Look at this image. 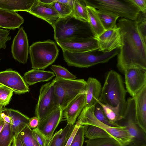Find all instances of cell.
<instances>
[{"label":"cell","instance_id":"cell-1","mask_svg":"<svg viewBox=\"0 0 146 146\" xmlns=\"http://www.w3.org/2000/svg\"><path fill=\"white\" fill-rule=\"evenodd\" d=\"M116 25L120 29L121 42L117 55L118 69L123 73L131 68L146 70V41L135 21L123 18Z\"/></svg>","mask_w":146,"mask_h":146},{"label":"cell","instance_id":"cell-2","mask_svg":"<svg viewBox=\"0 0 146 146\" xmlns=\"http://www.w3.org/2000/svg\"><path fill=\"white\" fill-rule=\"evenodd\" d=\"M126 92L121 76L111 70L106 75L98 100L103 104L118 108L123 118L126 107Z\"/></svg>","mask_w":146,"mask_h":146},{"label":"cell","instance_id":"cell-3","mask_svg":"<svg viewBox=\"0 0 146 146\" xmlns=\"http://www.w3.org/2000/svg\"><path fill=\"white\" fill-rule=\"evenodd\" d=\"M51 26L54 30V37L56 42L92 36L90 34L92 32L88 23L76 18L72 13L60 17Z\"/></svg>","mask_w":146,"mask_h":146},{"label":"cell","instance_id":"cell-4","mask_svg":"<svg viewBox=\"0 0 146 146\" xmlns=\"http://www.w3.org/2000/svg\"><path fill=\"white\" fill-rule=\"evenodd\" d=\"M62 50L64 59L68 66L85 68L108 62L118 54L119 48L108 52L102 51L99 49L84 52Z\"/></svg>","mask_w":146,"mask_h":146},{"label":"cell","instance_id":"cell-5","mask_svg":"<svg viewBox=\"0 0 146 146\" xmlns=\"http://www.w3.org/2000/svg\"><path fill=\"white\" fill-rule=\"evenodd\" d=\"M59 50L55 42L50 39L33 43L29 47L32 68L43 70L54 63Z\"/></svg>","mask_w":146,"mask_h":146},{"label":"cell","instance_id":"cell-6","mask_svg":"<svg viewBox=\"0 0 146 146\" xmlns=\"http://www.w3.org/2000/svg\"><path fill=\"white\" fill-rule=\"evenodd\" d=\"M95 106L84 107L78 117L76 122L79 123L80 126L90 125L105 130L112 135L123 146H125L133 142V138L125 126L123 125L121 127H112L98 120L94 114Z\"/></svg>","mask_w":146,"mask_h":146},{"label":"cell","instance_id":"cell-7","mask_svg":"<svg viewBox=\"0 0 146 146\" xmlns=\"http://www.w3.org/2000/svg\"><path fill=\"white\" fill-rule=\"evenodd\" d=\"M86 5L112 12L119 17L135 21L140 11L131 0H82Z\"/></svg>","mask_w":146,"mask_h":146},{"label":"cell","instance_id":"cell-8","mask_svg":"<svg viewBox=\"0 0 146 146\" xmlns=\"http://www.w3.org/2000/svg\"><path fill=\"white\" fill-rule=\"evenodd\" d=\"M52 81L58 106L63 110L73 99L85 90L86 83L84 79H54Z\"/></svg>","mask_w":146,"mask_h":146},{"label":"cell","instance_id":"cell-9","mask_svg":"<svg viewBox=\"0 0 146 146\" xmlns=\"http://www.w3.org/2000/svg\"><path fill=\"white\" fill-rule=\"evenodd\" d=\"M58 107L53 81L42 85L35 110V116L39 122Z\"/></svg>","mask_w":146,"mask_h":146},{"label":"cell","instance_id":"cell-10","mask_svg":"<svg viewBox=\"0 0 146 146\" xmlns=\"http://www.w3.org/2000/svg\"><path fill=\"white\" fill-rule=\"evenodd\" d=\"M135 102L133 98L129 97L126 100V107L123 118L121 120L125 122L124 125L133 138L132 142L140 145L146 144V134L135 123Z\"/></svg>","mask_w":146,"mask_h":146},{"label":"cell","instance_id":"cell-11","mask_svg":"<svg viewBox=\"0 0 146 146\" xmlns=\"http://www.w3.org/2000/svg\"><path fill=\"white\" fill-rule=\"evenodd\" d=\"M124 74L126 91L133 98L146 85V70L131 68L127 69Z\"/></svg>","mask_w":146,"mask_h":146},{"label":"cell","instance_id":"cell-12","mask_svg":"<svg viewBox=\"0 0 146 146\" xmlns=\"http://www.w3.org/2000/svg\"><path fill=\"white\" fill-rule=\"evenodd\" d=\"M0 84L16 94L28 92L29 89L23 77L17 72L10 69L0 72Z\"/></svg>","mask_w":146,"mask_h":146},{"label":"cell","instance_id":"cell-13","mask_svg":"<svg viewBox=\"0 0 146 146\" xmlns=\"http://www.w3.org/2000/svg\"><path fill=\"white\" fill-rule=\"evenodd\" d=\"M56 42L62 50L71 52H84L99 48L98 41L93 36Z\"/></svg>","mask_w":146,"mask_h":146},{"label":"cell","instance_id":"cell-14","mask_svg":"<svg viewBox=\"0 0 146 146\" xmlns=\"http://www.w3.org/2000/svg\"><path fill=\"white\" fill-rule=\"evenodd\" d=\"M29 49L27 34L21 27L19 28L13 41L11 51L13 57L20 63L25 64L28 60Z\"/></svg>","mask_w":146,"mask_h":146},{"label":"cell","instance_id":"cell-15","mask_svg":"<svg viewBox=\"0 0 146 146\" xmlns=\"http://www.w3.org/2000/svg\"><path fill=\"white\" fill-rule=\"evenodd\" d=\"M63 117V110L59 107L39 122L36 129L46 139V146Z\"/></svg>","mask_w":146,"mask_h":146},{"label":"cell","instance_id":"cell-16","mask_svg":"<svg viewBox=\"0 0 146 146\" xmlns=\"http://www.w3.org/2000/svg\"><path fill=\"white\" fill-rule=\"evenodd\" d=\"M94 37L98 41L99 50L102 51L110 52L121 46L120 29L117 25L113 28L105 30L98 37Z\"/></svg>","mask_w":146,"mask_h":146},{"label":"cell","instance_id":"cell-17","mask_svg":"<svg viewBox=\"0 0 146 146\" xmlns=\"http://www.w3.org/2000/svg\"><path fill=\"white\" fill-rule=\"evenodd\" d=\"M33 15L41 19L52 25L60 17L58 13L51 4H47L35 0L28 12Z\"/></svg>","mask_w":146,"mask_h":146},{"label":"cell","instance_id":"cell-18","mask_svg":"<svg viewBox=\"0 0 146 146\" xmlns=\"http://www.w3.org/2000/svg\"><path fill=\"white\" fill-rule=\"evenodd\" d=\"M86 104V92L83 90L73 99L63 110V117L67 123L74 125Z\"/></svg>","mask_w":146,"mask_h":146},{"label":"cell","instance_id":"cell-19","mask_svg":"<svg viewBox=\"0 0 146 146\" xmlns=\"http://www.w3.org/2000/svg\"><path fill=\"white\" fill-rule=\"evenodd\" d=\"M135 105V122L146 134V85L133 97Z\"/></svg>","mask_w":146,"mask_h":146},{"label":"cell","instance_id":"cell-20","mask_svg":"<svg viewBox=\"0 0 146 146\" xmlns=\"http://www.w3.org/2000/svg\"><path fill=\"white\" fill-rule=\"evenodd\" d=\"M86 82L85 107L95 106L97 103L96 100L99 99L101 93V84L96 78L92 77H89Z\"/></svg>","mask_w":146,"mask_h":146},{"label":"cell","instance_id":"cell-21","mask_svg":"<svg viewBox=\"0 0 146 146\" xmlns=\"http://www.w3.org/2000/svg\"><path fill=\"white\" fill-rule=\"evenodd\" d=\"M24 22L23 18L16 12L0 8V27L13 30Z\"/></svg>","mask_w":146,"mask_h":146},{"label":"cell","instance_id":"cell-22","mask_svg":"<svg viewBox=\"0 0 146 146\" xmlns=\"http://www.w3.org/2000/svg\"><path fill=\"white\" fill-rule=\"evenodd\" d=\"M6 114L11 119V126L15 136H18L27 125L30 118L18 110L4 108Z\"/></svg>","mask_w":146,"mask_h":146},{"label":"cell","instance_id":"cell-23","mask_svg":"<svg viewBox=\"0 0 146 146\" xmlns=\"http://www.w3.org/2000/svg\"><path fill=\"white\" fill-rule=\"evenodd\" d=\"M55 76L51 71L33 69L25 73L23 78L28 86H31L38 82L49 81Z\"/></svg>","mask_w":146,"mask_h":146},{"label":"cell","instance_id":"cell-24","mask_svg":"<svg viewBox=\"0 0 146 146\" xmlns=\"http://www.w3.org/2000/svg\"><path fill=\"white\" fill-rule=\"evenodd\" d=\"M35 0H0V8L16 12H28Z\"/></svg>","mask_w":146,"mask_h":146},{"label":"cell","instance_id":"cell-25","mask_svg":"<svg viewBox=\"0 0 146 146\" xmlns=\"http://www.w3.org/2000/svg\"><path fill=\"white\" fill-rule=\"evenodd\" d=\"M75 127V125L67 123L53 135L47 146H65Z\"/></svg>","mask_w":146,"mask_h":146},{"label":"cell","instance_id":"cell-26","mask_svg":"<svg viewBox=\"0 0 146 146\" xmlns=\"http://www.w3.org/2000/svg\"><path fill=\"white\" fill-rule=\"evenodd\" d=\"M88 17V23L93 36L97 37L105 30L97 15L96 10L94 8L86 5Z\"/></svg>","mask_w":146,"mask_h":146},{"label":"cell","instance_id":"cell-27","mask_svg":"<svg viewBox=\"0 0 146 146\" xmlns=\"http://www.w3.org/2000/svg\"><path fill=\"white\" fill-rule=\"evenodd\" d=\"M97 15L105 30L114 28L119 17L117 15L106 10H96Z\"/></svg>","mask_w":146,"mask_h":146},{"label":"cell","instance_id":"cell-28","mask_svg":"<svg viewBox=\"0 0 146 146\" xmlns=\"http://www.w3.org/2000/svg\"><path fill=\"white\" fill-rule=\"evenodd\" d=\"M84 125V136L88 139L106 137H112L115 138L108 133L98 127L88 125Z\"/></svg>","mask_w":146,"mask_h":146},{"label":"cell","instance_id":"cell-29","mask_svg":"<svg viewBox=\"0 0 146 146\" xmlns=\"http://www.w3.org/2000/svg\"><path fill=\"white\" fill-rule=\"evenodd\" d=\"M96 101L102 108L105 115L110 121L117 123L123 119V117L121 115L118 108L103 104L100 102L98 99Z\"/></svg>","mask_w":146,"mask_h":146},{"label":"cell","instance_id":"cell-30","mask_svg":"<svg viewBox=\"0 0 146 146\" xmlns=\"http://www.w3.org/2000/svg\"><path fill=\"white\" fill-rule=\"evenodd\" d=\"M14 136L11 124L5 121L0 132V146H11Z\"/></svg>","mask_w":146,"mask_h":146},{"label":"cell","instance_id":"cell-31","mask_svg":"<svg viewBox=\"0 0 146 146\" xmlns=\"http://www.w3.org/2000/svg\"><path fill=\"white\" fill-rule=\"evenodd\" d=\"M74 0L72 14L76 18L84 22L88 23V17L86 6L83 1Z\"/></svg>","mask_w":146,"mask_h":146},{"label":"cell","instance_id":"cell-32","mask_svg":"<svg viewBox=\"0 0 146 146\" xmlns=\"http://www.w3.org/2000/svg\"><path fill=\"white\" fill-rule=\"evenodd\" d=\"M85 142L86 146H123L117 140L112 137L88 139Z\"/></svg>","mask_w":146,"mask_h":146},{"label":"cell","instance_id":"cell-33","mask_svg":"<svg viewBox=\"0 0 146 146\" xmlns=\"http://www.w3.org/2000/svg\"><path fill=\"white\" fill-rule=\"evenodd\" d=\"M19 135L23 146H40L33 136L32 130L27 125Z\"/></svg>","mask_w":146,"mask_h":146},{"label":"cell","instance_id":"cell-34","mask_svg":"<svg viewBox=\"0 0 146 146\" xmlns=\"http://www.w3.org/2000/svg\"><path fill=\"white\" fill-rule=\"evenodd\" d=\"M50 68L56 75L54 79L73 80H75L76 78L75 75L70 73L66 69L61 66L52 65Z\"/></svg>","mask_w":146,"mask_h":146},{"label":"cell","instance_id":"cell-35","mask_svg":"<svg viewBox=\"0 0 146 146\" xmlns=\"http://www.w3.org/2000/svg\"><path fill=\"white\" fill-rule=\"evenodd\" d=\"M94 114L98 120L108 126L113 127H121L123 126L117 123L110 121L105 115L101 107L98 103L95 106Z\"/></svg>","mask_w":146,"mask_h":146},{"label":"cell","instance_id":"cell-36","mask_svg":"<svg viewBox=\"0 0 146 146\" xmlns=\"http://www.w3.org/2000/svg\"><path fill=\"white\" fill-rule=\"evenodd\" d=\"M51 4L60 17H66L72 13L73 8L68 5L58 2L57 0H55Z\"/></svg>","mask_w":146,"mask_h":146},{"label":"cell","instance_id":"cell-37","mask_svg":"<svg viewBox=\"0 0 146 146\" xmlns=\"http://www.w3.org/2000/svg\"><path fill=\"white\" fill-rule=\"evenodd\" d=\"M135 21L140 34L146 41V13L140 11Z\"/></svg>","mask_w":146,"mask_h":146},{"label":"cell","instance_id":"cell-38","mask_svg":"<svg viewBox=\"0 0 146 146\" xmlns=\"http://www.w3.org/2000/svg\"><path fill=\"white\" fill-rule=\"evenodd\" d=\"M84 125L80 126L77 130L70 146H82L84 141Z\"/></svg>","mask_w":146,"mask_h":146},{"label":"cell","instance_id":"cell-39","mask_svg":"<svg viewBox=\"0 0 146 146\" xmlns=\"http://www.w3.org/2000/svg\"><path fill=\"white\" fill-rule=\"evenodd\" d=\"M13 92L12 90L4 86H0V100L3 102L4 107L9 104Z\"/></svg>","mask_w":146,"mask_h":146},{"label":"cell","instance_id":"cell-40","mask_svg":"<svg viewBox=\"0 0 146 146\" xmlns=\"http://www.w3.org/2000/svg\"><path fill=\"white\" fill-rule=\"evenodd\" d=\"M9 33L8 30L0 29V49L6 48V42L11 39V36H9Z\"/></svg>","mask_w":146,"mask_h":146},{"label":"cell","instance_id":"cell-41","mask_svg":"<svg viewBox=\"0 0 146 146\" xmlns=\"http://www.w3.org/2000/svg\"><path fill=\"white\" fill-rule=\"evenodd\" d=\"M33 136L40 146H46V139L36 128L32 130Z\"/></svg>","mask_w":146,"mask_h":146},{"label":"cell","instance_id":"cell-42","mask_svg":"<svg viewBox=\"0 0 146 146\" xmlns=\"http://www.w3.org/2000/svg\"><path fill=\"white\" fill-rule=\"evenodd\" d=\"M140 11L146 13V0H131Z\"/></svg>","mask_w":146,"mask_h":146},{"label":"cell","instance_id":"cell-43","mask_svg":"<svg viewBox=\"0 0 146 146\" xmlns=\"http://www.w3.org/2000/svg\"><path fill=\"white\" fill-rule=\"evenodd\" d=\"M39 120L36 116L30 118L29 122L27 126L31 129H33L37 127L39 123Z\"/></svg>","mask_w":146,"mask_h":146},{"label":"cell","instance_id":"cell-44","mask_svg":"<svg viewBox=\"0 0 146 146\" xmlns=\"http://www.w3.org/2000/svg\"><path fill=\"white\" fill-rule=\"evenodd\" d=\"M80 126V124L76 122V123L75 125V127L74 130L72 133L70 137L69 138L65 146H70L71 143L72 142L73 137H74L75 133H76L77 130Z\"/></svg>","mask_w":146,"mask_h":146},{"label":"cell","instance_id":"cell-45","mask_svg":"<svg viewBox=\"0 0 146 146\" xmlns=\"http://www.w3.org/2000/svg\"><path fill=\"white\" fill-rule=\"evenodd\" d=\"M11 146H23L19 134L14 136Z\"/></svg>","mask_w":146,"mask_h":146},{"label":"cell","instance_id":"cell-46","mask_svg":"<svg viewBox=\"0 0 146 146\" xmlns=\"http://www.w3.org/2000/svg\"><path fill=\"white\" fill-rule=\"evenodd\" d=\"M0 115L5 121L11 124L12 123L11 119L9 116L3 112L1 113Z\"/></svg>","mask_w":146,"mask_h":146},{"label":"cell","instance_id":"cell-47","mask_svg":"<svg viewBox=\"0 0 146 146\" xmlns=\"http://www.w3.org/2000/svg\"><path fill=\"white\" fill-rule=\"evenodd\" d=\"M60 3L66 4L71 7L73 8L74 0H57Z\"/></svg>","mask_w":146,"mask_h":146},{"label":"cell","instance_id":"cell-48","mask_svg":"<svg viewBox=\"0 0 146 146\" xmlns=\"http://www.w3.org/2000/svg\"><path fill=\"white\" fill-rule=\"evenodd\" d=\"M5 121L0 115V132L2 129L4 125Z\"/></svg>","mask_w":146,"mask_h":146},{"label":"cell","instance_id":"cell-49","mask_svg":"<svg viewBox=\"0 0 146 146\" xmlns=\"http://www.w3.org/2000/svg\"><path fill=\"white\" fill-rule=\"evenodd\" d=\"M40 1L43 3L47 4H51L55 0H40Z\"/></svg>","mask_w":146,"mask_h":146},{"label":"cell","instance_id":"cell-50","mask_svg":"<svg viewBox=\"0 0 146 146\" xmlns=\"http://www.w3.org/2000/svg\"><path fill=\"white\" fill-rule=\"evenodd\" d=\"M125 146H146V144H144L140 145H137L131 143Z\"/></svg>","mask_w":146,"mask_h":146},{"label":"cell","instance_id":"cell-51","mask_svg":"<svg viewBox=\"0 0 146 146\" xmlns=\"http://www.w3.org/2000/svg\"><path fill=\"white\" fill-rule=\"evenodd\" d=\"M3 106H4L3 104H0V115L4 110V108H3Z\"/></svg>","mask_w":146,"mask_h":146},{"label":"cell","instance_id":"cell-52","mask_svg":"<svg viewBox=\"0 0 146 146\" xmlns=\"http://www.w3.org/2000/svg\"><path fill=\"white\" fill-rule=\"evenodd\" d=\"M3 104L4 106V103L1 100H0V104Z\"/></svg>","mask_w":146,"mask_h":146},{"label":"cell","instance_id":"cell-53","mask_svg":"<svg viewBox=\"0 0 146 146\" xmlns=\"http://www.w3.org/2000/svg\"><path fill=\"white\" fill-rule=\"evenodd\" d=\"M2 86V85L0 84V86Z\"/></svg>","mask_w":146,"mask_h":146},{"label":"cell","instance_id":"cell-54","mask_svg":"<svg viewBox=\"0 0 146 146\" xmlns=\"http://www.w3.org/2000/svg\"></svg>","mask_w":146,"mask_h":146}]
</instances>
